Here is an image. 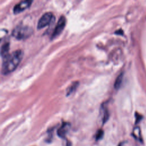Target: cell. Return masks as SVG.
<instances>
[{"label": "cell", "instance_id": "cell-1", "mask_svg": "<svg viewBox=\"0 0 146 146\" xmlns=\"http://www.w3.org/2000/svg\"><path fill=\"white\" fill-rule=\"evenodd\" d=\"M23 57V52L21 50H17L9 54L3 58L2 65V73L6 75L14 71L20 63Z\"/></svg>", "mask_w": 146, "mask_h": 146}, {"label": "cell", "instance_id": "cell-2", "mask_svg": "<svg viewBox=\"0 0 146 146\" xmlns=\"http://www.w3.org/2000/svg\"><path fill=\"white\" fill-rule=\"evenodd\" d=\"M33 29L27 25L20 24L17 25L12 31V35L19 40L25 39L31 36Z\"/></svg>", "mask_w": 146, "mask_h": 146}, {"label": "cell", "instance_id": "cell-3", "mask_svg": "<svg viewBox=\"0 0 146 146\" xmlns=\"http://www.w3.org/2000/svg\"><path fill=\"white\" fill-rule=\"evenodd\" d=\"M54 17L52 13L47 12L42 15L38 21L37 27L38 29H42L46 26L49 25L54 21Z\"/></svg>", "mask_w": 146, "mask_h": 146}, {"label": "cell", "instance_id": "cell-4", "mask_svg": "<svg viewBox=\"0 0 146 146\" xmlns=\"http://www.w3.org/2000/svg\"><path fill=\"white\" fill-rule=\"evenodd\" d=\"M66 23V18L64 16H61L59 19L54 29V30L52 34L51 38L54 39L57 37L59 35L61 34L62 31L63 30Z\"/></svg>", "mask_w": 146, "mask_h": 146}, {"label": "cell", "instance_id": "cell-5", "mask_svg": "<svg viewBox=\"0 0 146 146\" xmlns=\"http://www.w3.org/2000/svg\"><path fill=\"white\" fill-rule=\"evenodd\" d=\"M32 1L26 0L23 1H21L18 3H17L13 8V12L14 14H18L21 12L25 10L26 9L30 7L31 4L32 3Z\"/></svg>", "mask_w": 146, "mask_h": 146}, {"label": "cell", "instance_id": "cell-6", "mask_svg": "<svg viewBox=\"0 0 146 146\" xmlns=\"http://www.w3.org/2000/svg\"><path fill=\"white\" fill-rule=\"evenodd\" d=\"M70 124L68 123H63L62 125L60 127V128L57 131V134L58 135L62 138H64L67 133L68 131V129L70 128Z\"/></svg>", "mask_w": 146, "mask_h": 146}, {"label": "cell", "instance_id": "cell-7", "mask_svg": "<svg viewBox=\"0 0 146 146\" xmlns=\"http://www.w3.org/2000/svg\"><path fill=\"white\" fill-rule=\"evenodd\" d=\"M10 49V43L7 42H5L1 46V56L5 58L6 56H7L9 54V51Z\"/></svg>", "mask_w": 146, "mask_h": 146}, {"label": "cell", "instance_id": "cell-8", "mask_svg": "<svg viewBox=\"0 0 146 146\" xmlns=\"http://www.w3.org/2000/svg\"><path fill=\"white\" fill-rule=\"evenodd\" d=\"M132 135L136 140H138L139 142L143 143V139L141 135V131L139 127H135L133 129Z\"/></svg>", "mask_w": 146, "mask_h": 146}, {"label": "cell", "instance_id": "cell-9", "mask_svg": "<svg viewBox=\"0 0 146 146\" xmlns=\"http://www.w3.org/2000/svg\"><path fill=\"white\" fill-rule=\"evenodd\" d=\"M101 110H102V111L101 113H102V115H101L102 121L103 124H104L108 120V119L109 118V113H108L107 109L105 107H102Z\"/></svg>", "mask_w": 146, "mask_h": 146}, {"label": "cell", "instance_id": "cell-10", "mask_svg": "<svg viewBox=\"0 0 146 146\" xmlns=\"http://www.w3.org/2000/svg\"><path fill=\"white\" fill-rule=\"evenodd\" d=\"M123 73H121L120 75H119L117 76V77L116 78V79L115 80V83H114V87L115 89L117 90L120 88V87L122 81H123Z\"/></svg>", "mask_w": 146, "mask_h": 146}, {"label": "cell", "instance_id": "cell-11", "mask_svg": "<svg viewBox=\"0 0 146 146\" xmlns=\"http://www.w3.org/2000/svg\"><path fill=\"white\" fill-rule=\"evenodd\" d=\"M78 82H74L72 83L67 89V95H70V94H71L73 92H74L76 88L78 86Z\"/></svg>", "mask_w": 146, "mask_h": 146}, {"label": "cell", "instance_id": "cell-12", "mask_svg": "<svg viewBox=\"0 0 146 146\" xmlns=\"http://www.w3.org/2000/svg\"><path fill=\"white\" fill-rule=\"evenodd\" d=\"M104 135V132L102 129H99L95 135V139L96 140H99L101 139Z\"/></svg>", "mask_w": 146, "mask_h": 146}, {"label": "cell", "instance_id": "cell-13", "mask_svg": "<svg viewBox=\"0 0 146 146\" xmlns=\"http://www.w3.org/2000/svg\"><path fill=\"white\" fill-rule=\"evenodd\" d=\"M124 145V143H120L118 146H123Z\"/></svg>", "mask_w": 146, "mask_h": 146}]
</instances>
